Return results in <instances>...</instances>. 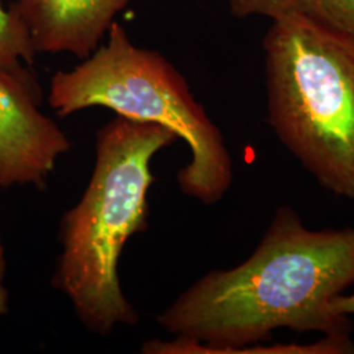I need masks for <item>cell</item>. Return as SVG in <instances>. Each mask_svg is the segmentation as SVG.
Returning a JSON list of instances; mask_svg holds the SVG:
<instances>
[{"instance_id":"6da1fadb","label":"cell","mask_w":354,"mask_h":354,"mask_svg":"<svg viewBox=\"0 0 354 354\" xmlns=\"http://www.w3.org/2000/svg\"><path fill=\"white\" fill-rule=\"evenodd\" d=\"M354 285V228L310 230L291 207L277 210L252 254L197 279L158 315L175 340L143 353H239L274 330L349 335L332 299Z\"/></svg>"},{"instance_id":"7a4b0ae2","label":"cell","mask_w":354,"mask_h":354,"mask_svg":"<svg viewBox=\"0 0 354 354\" xmlns=\"http://www.w3.org/2000/svg\"><path fill=\"white\" fill-rule=\"evenodd\" d=\"M177 140L165 127L121 115L96 133L93 172L61 221L62 252L51 279L89 332L106 336L140 322L121 288L120 257L129 239L147 227L152 158Z\"/></svg>"},{"instance_id":"3957f363","label":"cell","mask_w":354,"mask_h":354,"mask_svg":"<svg viewBox=\"0 0 354 354\" xmlns=\"http://www.w3.org/2000/svg\"><path fill=\"white\" fill-rule=\"evenodd\" d=\"M263 48L268 124L320 185L354 198V37L283 16Z\"/></svg>"},{"instance_id":"277c9868","label":"cell","mask_w":354,"mask_h":354,"mask_svg":"<svg viewBox=\"0 0 354 354\" xmlns=\"http://www.w3.org/2000/svg\"><path fill=\"white\" fill-rule=\"evenodd\" d=\"M49 104L61 118L102 106L127 120L171 130L192 153L177 174L178 187L200 203H219L232 184V159L225 138L187 79L159 51L137 46L118 21L88 58L54 74Z\"/></svg>"},{"instance_id":"5b68a950","label":"cell","mask_w":354,"mask_h":354,"mask_svg":"<svg viewBox=\"0 0 354 354\" xmlns=\"http://www.w3.org/2000/svg\"><path fill=\"white\" fill-rule=\"evenodd\" d=\"M42 91L26 70L0 73V188L42 187L57 160L71 150L58 124L42 113Z\"/></svg>"},{"instance_id":"8992f818","label":"cell","mask_w":354,"mask_h":354,"mask_svg":"<svg viewBox=\"0 0 354 354\" xmlns=\"http://www.w3.org/2000/svg\"><path fill=\"white\" fill-rule=\"evenodd\" d=\"M33 49L86 59L99 49L118 13L134 0H8Z\"/></svg>"},{"instance_id":"52a82bcc","label":"cell","mask_w":354,"mask_h":354,"mask_svg":"<svg viewBox=\"0 0 354 354\" xmlns=\"http://www.w3.org/2000/svg\"><path fill=\"white\" fill-rule=\"evenodd\" d=\"M227 4L238 19L301 16L354 37V0H227Z\"/></svg>"},{"instance_id":"ba28073f","label":"cell","mask_w":354,"mask_h":354,"mask_svg":"<svg viewBox=\"0 0 354 354\" xmlns=\"http://www.w3.org/2000/svg\"><path fill=\"white\" fill-rule=\"evenodd\" d=\"M36 55L26 28L0 0V73H23L35 64Z\"/></svg>"},{"instance_id":"9c48e42d","label":"cell","mask_w":354,"mask_h":354,"mask_svg":"<svg viewBox=\"0 0 354 354\" xmlns=\"http://www.w3.org/2000/svg\"><path fill=\"white\" fill-rule=\"evenodd\" d=\"M6 252H4V245L1 241V235H0V317H4L8 314V290L4 285V279H6Z\"/></svg>"},{"instance_id":"30bf717a","label":"cell","mask_w":354,"mask_h":354,"mask_svg":"<svg viewBox=\"0 0 354 354\" xmlns=\"http://www.w3.org/2000/svg\"><path fill=\"white\" fill-rule=\"evenodd\" d=\"M332 308L336 314L352 317L354 315V292L349 295L340 294L332 299Z\"/></svg>"}]
</instances>
